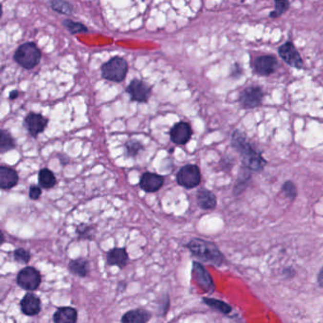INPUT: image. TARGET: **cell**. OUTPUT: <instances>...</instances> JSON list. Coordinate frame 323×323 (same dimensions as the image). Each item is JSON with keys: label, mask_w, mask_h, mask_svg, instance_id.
<instances>
[{"label": "cell", "mask_w": 323, "mask_h": 323, "mask_svg": "<svg viewBox=\"0 0 323 323\" xmlns=\"http://www.w3.org/2000/svg\"><path fill=\"white\" fill-rule=\"evenodd\" d=\"M232 146L240 154L243 164L250 171H262L268 164L262 153L258 151L239 130H235L232 134Z\"/></svg>", "instance_id": "cell-1"}, {"label": "cell", "mask_w": 323, "mask_h": 323, "mask_svg": "<svg viewBox=\"0 0 323 323\" xmlns=\"http://www.w3.org/2000/svg\"><path fill=\"white\" fill-rule=\"evenodd\" d=\"M186 248L199 261L211 263L214 267H221L225 262V256L217 245L207 240L194 238L186 244Z\"/></svg>", "instance_id": "cell-2"}, {"label": "cell", "mask_w": 323, "mask_h": 323, "mask_svg": "<svg viewBox=\"0 0 323 323\" xmlns=\"http://www.w3.org/2000/svg\"><path fill=\"white\" fill-rule=\"evenodd\" d=\"M42 58L41 50L32 42L19 46L13 54V60L25 69H32L40 63Z\"/></svg>", "instance_id": "cell-3"}, {"label": "cell", "mask_w": 323, "mask_h": 323, "mask_svg": "<svg viewBox=\"0 0 323 323\" xmlns=\"http://www.w3.org/2000/svg\"><path fill=\"white\" fill-rule=\"evenodd\" d=\"M128 72V63L122 57H113L102 67V76L104 79L121 83L125 79Z\"/></svg>", "instance_id": "cell-4"}, {"label": "cell", "mask_w": 323, "mask_h": 323, "mask_svg": "<svg viewBox=\"0 0 323 323\" xmlns=\"http://www.w3.org/2000/svg\"><path fill=\"white\" fill-rule=\"evenodd\" d=\"M177 182L186 189H194L201 182V172L197 165L183 166L177 175Z\"/></svg>", "instance_id": "cell-5"}, {"label": "cell", "mask_w": 323, "mask_h": 323, "mask_svg": "<svg viewBox=\"0 0 323 323\" xmlns=\"http://www.w3.org/2000/svg\"><path fill=\"white\" fill-rule=\"evenodd\" d=\"M16 282L18 287L26 291H35L42 282L40 272L33 267H26L19 271Z\"/></svg>", "instance_id": "cell-6"}, {"label": "cell", "mask_w": 323, "mask_h": 323, "mask_svg": "<svg viewBox=\"0 0 323 323\" xmlns=\"http://www.w3.org/2000/svg\"><path fill=\"white\" fill-rule=\"evenodd\" d=\"M278 53L282 61L286 62L289 67L296 69H303L305 63L299 54V50L291 41L282 44L278 49Z\"/></svg>", "instance_id": "cell-7"}, {"label": "cell", "mask_w": 323, "mask_h": 323, "mask_svg": "<svg viewBox=\"0 0 323 323\" xmlns=\"http://www.w3.org/2000/svg\"><path fill=\"white\" fill-rule=\"evenodd\" d=\"M263 91L260 86H249L240 93L239 103L248 109L256 108L262 104Z\"/></svg>", "instance_id": "cell-8"}, {"label": "cell", "mask_w": 323, "mask_h": 323, "mask_svg": "<svg viewBox=\"0 0 323 323\" xmlns=\"http://www.w3.org/2000/svg\"><path fill=\"white\" fill-rule=\"evenodd\" d=\"M126 92L135 102L146 103L151 97L152 88L145 82L141 80L134 79L131 81V83L126 87Z\"/></svg>", "instance_id": "cell-9"}, {"label": "cell", "mask_w": 323, "mask_h": 323, "mask_svg": "<svg viewBox=\"0 0 323 323\" xmlns=\"http://www.w3.org/2000/svg\"><path fill=\"white\" fill-rule=\"evenodd\" d=\"M193 275L197 284L204 292L210 294L214 292L215 284L214 279L202 263L199 262H193Z\"/></svg>", "instance_id": "cell-10"}, {"label": "cell", "mask_w": 323, "mask_h": 323, "mask_svg": "<svg viewBox=\"0 0 323 323\" xmlns=\"http://www.w3.org/2000/svg\"><path fill=\"white\" fill-rule=\"evenodd\" d=\"M279 63L273 55H262L257 57L253 62L254 71L262 76H269L278 69Z\"/></svg>", "instance_id": "cell-11"}, {"label": "cell", "mask_w": 323, "mask_h": 323, "mask_svg": "<svg viewBox=\"0 0 323 323\" xmlns=\"http://www.w3.org/2000/svg\"><path fill=\"white\" fill-rule=\"evenodd\" d=\"M193 130L188 122H179L174 124L170 131L172 142L177 145H185L192 139Z\"/></svg>", "instance_id": "cell-12"}, {"label": "cell", "mask_w": 323, "mask_h": 323, "mask_svg": "<svg viewBox=\"0 0 323 323\" xmlns=\"http://www.w3.org/2000/svg\"><path fill=\"white\" fill-rule=\"evenodd\" d=\"M48 123L49 120L47 118L37 113H29L25 119V125L27 130L33 138H36L38 135L43 133L48 126Z\"/></svg>", "instance_id": "cell-13"}, {"label": "cell", "mask_w": 323, "mask_h": 323, "mask_svg": "<svg viewBox=\"0 0 323 323\" xmlns=\"http://www.w3.org/2000/svg\"><path fill=\"white\" fill-rule=\"evenodd\" d=\"M41 299L34 293L28 292L20 301L21 312L28 317H34L41 312Z\"/></svg>", "instance_id": "cell-14"}, {"label": "cell", "mask_w": 323, "mask_h": 323, "mask_svg": "<svg viewBox=\"0 0 323 323\" xmlns=\"http://www.w3.org/2000/svg\"><path fill=\"white\" fill-rule=\"evenodd\" d=\"M164 184V177L156 173L147 172L142 175L140 180V189L145 193H156L162 188Z\"/></svg>", "instance_id": "cell-15"}, {"label": "cell", "mask_w": 323, "mask_h": 323, "mask_svg": "<svg viewBox=\"0 0 323 323\" xmlns=\"http://www.w3.org/2000/svg\"><path fill=\"white\" fill-rule=\"evenodd\" d=\"M129 262L128 253L125 249L114 248L106 253V263L111 267L124 269Z\"/></svg>", "instance_id": "cell-16"}, {"label": "cell", "mask_w": 323, "mask_h": 323, "mask_svg": "<svg viewBox=\"0 0 323 323\" xmlns=\"http://www.w3.org/2000/svg\"><path fill=\"white\" fill-rule=\"evenodd\" d=\"M19 177L17 172L8 166L0 167V188L10 189L15 187L18 183Z\"/></svg>", "instance_id": "cell-17"}, {"label": "cell", "mask_w": 323, "mask_h": 323, "mask_svg": "<svg viewBox=\"0 0 323 323\" xmlns=\"http://www.w3.org/2000/svg\"><path fill=\"white\" fill-rule=\"evenodd\" d=\"M152 318V313L144 308H137L126 312L122 318V323H147Z\"/></svg>", "instance_id": "cell-18"}, {"label": "cell", "mask_w": 323, "mask_h": 323, "mask_svg": "<svg viewBox=\"0 0 323 323\" xmlns=\"http://www.w3.org/2000/svg\"><path fill=\"white\" fill-rule=\"evenodd\" d=\"M52 320L54 323H77L78 312L70 306L60 307L53 314Z\"/></svg>", "instance_id": "cell-19"}, {"label": "cell", "mask_w": 323, "mask_h": 323, "mask_svg": "<svg viewBox=\"0 0 323 323\" xmlns=\"http://www.w3.org/2000/svg\"><path fill=\"white\" fill-rule=\"evenodd\" d=\"M196 201L198 207L204 211L214 210L217 205L216 196L213 192L207 189H199L196 195Z\"/></svg>", "instance_id": "cell-20"}, {"label": "cell", "mask_w": 323, "mask_h": 323, "mask_svg": "<svg viewBox=\"0 0 323 323\" xmlns=\"http://www.w3.org/2000/svg\"><path fill=\"white\" fill-rule=\"evenodd\" d=\"M68 270L71 274L85 278L90 272V263L85 258H76L68 262Z\"/></svg>", "instance_id": "cell-21"}, {"label": "cell", "mask_w": 323, "mask_h": 323, "mask_svg": "<svg viewBox=\"0 0 323 323\" xmlns=\"http://www.w3.org/2000/svg\"><path fill=\"white\" fill-rule=\"evenodd\" d=\"M38 182L42 188L49 189L54 187L57 182V179L52 172L49 169L44 168L38 173Z\"/></svg>", "instance_id": "cell-22"}, {"label": "cell", "mask_w": 323, "mask_h": 323, "mask_svg": "<svg viewBox=\"0 0 323 323\" xmlns=\"http://www.w3.org/2000/svg\"><path fill=\"white\" fill-rule=\"evenodd\" d=\"M250 179H251V175H250V170L243 166L239 172L237 182L234 187V195H241L248 187Z\"/></svg>", "instance_id": "cell-23"}, {"label": "cell", "mask_w": 323, "mask_h": 323, "mask_svg": "<svg viewBox=\"0 0 323 323\" xmlns=\"http://www.w3.org/2000/svg\"><path fill=\"white\" fill-rule=\"evenodd\" d=\"M202 301L207 305L210 308L214 309L215 311L219 312L224 315H229L232 311V307L230 305H227L225 301L220 300V299H213V298H203Z\"/></svg>", "instance_id": "cell-24"}, {"label": "cell", "mask_w": 323, "mask_h": 323, "mask_svg": "<svg viewBox=\"0 0 323 323\" xmlns=\"http://www.w3.org/2000/svg\"><path fill=\"white\" fill-rule=\"evenodd\" d=\"M14 147H15V143H14V140L12 135L6 130L2 129L0 131V152L2 154L9 152L12 149H14Z\"/></svg>", "instance_id": "cell-25"}, {"label": "cell", "mask_w": 323, "mask_h": 323, "mask_svg": "<svg viewBox=\"0 0 323 323\" xmlns=\"http://www.w3.org/2000/svg\"><path fill=\"white\" fill-rule=\"evenodd\" d=\"M76 233L77 238L79 240H87L92 241L94 240L96 235V230L93 226L86 225V224H80L79 226L76 227Z\"/></svg>", "instance_id": "cell-26"}, {"label": "cell", "mask_w": 323, "mask_h": 323, "mask_svg": "<svg viewBox=\"0 0 323 323\" xmlns=\"http://www.w3.org/2000/svg\"><path fill=\"white\" fill-rule=\"evenodd\" d=\"M51 9L58 13L61 14H67L70 15L73 12V6L67 1H62V0H54L50 2Z\"/></svg>", "instance_id": "cell-27"}, {"label": "cell", "mask_w": 323, "mask_h": 323, "mask_svg": "<svg viewBox=\"0 0 323 323\" xmlns=\"http://www.w3.org/2000/svg\"><path fill=\"white\" fill-rule=\"evenodd\" d=\"M63 25L71 34L83 33V32L88 31V29L86 28V26H85L83 23H80V22H75L71 19H65L63 21Z\"/></svg>", "instance_id": "cell-28"}, {"label": "cell", "mask_w": 323, "mask_h": 323, "mask_svg": "<svg viewBox=\"0 0 323 323\" xmlns=\"http://www.w3.org/2000/svg\"><path fill=\"white\" fill-rule=\"evenodd\" d=\"M290 8V2L287 0H277L275 1L274 11L270 12L269 17L270 18L275 19L279 18L283 13L288 11V9Z\"/></svg>", "instance_id": "cell-29"}, {"label": "cell", "mask_w": 323, "mask_h": 323, "mask_svg": "<svg viewBox=\"0 0 323 323\" xmlns=\"http://www.w3.org/2000/svg\"><path fill=\"white\" fill-rule=\"evenodd\" d=\"M125 148H126V153H127V156L130 158H135L137 157L140 151H142L144 149L143 145L140 143V141H138L137 140H130L126 142L125 144Z\"/></svg>", "instance_id": "cell-30"}, {"label": "cell", "mask_w": 323, "mask_h": 323, "mask_svg": "<svg viewBox=\"0 0 323 323\" xmlns=\"http://www.w3.org/2000/svg\"><path fill=\"white\" fill-rule=\"evenodd\" d=\"M281 189H282L283 195H286V197L288 198L289 200L294 201L296 199V197L298 195V189H297V187L293 181L291 180L286 181L284 183L282 184Z\"/></svg>", "instance_id": "cell-31"}, {"label": "cell", "mask_w": 323, "mask_h": 323, "mask_svg": "<svg viewBox=\"0 0 323 323\" xmlns=\"http://www.w3.org/2000/svg\"><path fill=\"white\" fill-rule=\"evenodd\" d=\"M13 259L16 262L28 263L31 260V253L24 249H17L13 251Z\"/></svg>", "instance_id": "cell-32"}, {"label": "cell", "mask_w": 323, "mask_h": 323, "mask_svg": "<svg viewBox=\"0 0 323 323\" xmlns=\"http://www.w3.org/2000/svg\"><path fill=\"white\" fill-rule=\"evenodd\" d=\"M161 305H159V316L165 317L167 312L169 310V305H170V298L168 294H164L163 298L160 299Z\"/></svg>", "instance_id": "cell-33"}, {"label": "cell", "mask_w": 323, "mask_h": 323, "mask_svg": "<svg viewBox=\"0 0 323 323\" xmlns=\"http://www.w3.org/2000/svg\"><path fill=\"white\" fill-rule=\"evenodd\" d=\"M42 195V189L38 185H31L29 189V197L31 200H37Z\"/></svg>", "instance_id": "cell-34"}, {"label": "cell", "mask_w": 323, "mask_h": 323, "mask_svg": "<svg viewBox=\"0 0 323 323\" xmlns=\"http://www.w3.org/2000/svg\"><path fill=\"white\" fill-rule=\"evenodd\" d=\"M126 287H127L126 282H124V281H121V282H119V286H118V291H119V292H123V291L126 289Z\"/></svg>", "instance_id": "cell-35"}, {"label": "cell", "mask_w": 323, "mask_h": 323, "mask_svg": "<svg viewBox=\"0 0 323 323\" xmlns=\"http://www.w3.org/2000/svg\"><path fill=\"white\" fill-rule=\"evenodd\" d=\"M317 281H318V284L323 287V267L319 271V274L317 276Z\"/></svg>", "instance_id": "cell-36"}, {"label": "cell", "mask_w": 323, "mask_h": 323, "mask_svg": "<svg viewBox=\"0 0 323 323\" xmlns=\"http://www.w3.org/2000/svg\"><path fill=\"white\" fill-rule=\"evenodd\" d=\"M19 96V92L17 90H12L10 93V95H9V97L11 100H15V99H17Z\"/></svg>", "instance_id": "cell-37"}, {"label": "cell", "mask_w": 323, "mask_h": 323, "mask_svg": "<svg viewBox=\"0 0 323 323\" xmlns=\"http://www.w3.org/2000/svg\"><path fill=\"white\" fill-rule=\"evenodd\" d=\"M4 243V233L1 232V244Z\"/></svg>", "instance_id": "cell-38"}]
</instances>
